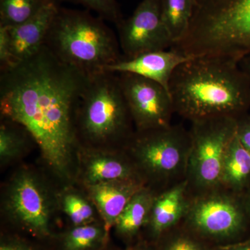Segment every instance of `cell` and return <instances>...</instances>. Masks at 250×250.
<instances>
[{"instance_id":"obj_1","label":"cell","mask_w":250,"mask_h":250,"mask_svg":"<svg viewBox=\"0 0 250 250\" xmlns=\"http://www.w3.org/2000/svg\"><path fill=\"white\" fill-rule=\"evenodd\" d=\"M89 78L45 45L0 70L1 117L25 128L49 167L63 178L70 174L78 143L77 108Z\"/></svg>"},{"instance_id":"obj_2","label":"cell","mask_w":250,"mask_h":250,"mask_svg":"<svg viewBox=\"0 0 250 250\" xmlns=\"http://www.w3.org/2000/svg\"><path fill=\"white\" fill-rule=\"evenodd\" d=\"M174 112L191 122L248 113L250 85L238 62L194 57L181 64L169 83Z\"/></svg>"},{"instance_id":"obj_3","label":"cell","mask_w":250,"mask_h":250,"mask_svg":"<svg viewBox=\"0 0 250 250\" xmlns=\"http://www.w3.org/2000/svg\"><path fill=\"white\" fill-rule=\"evenodd\" d=\"M104 20L89 11L59 6L45 45L62 62L88 76L123 58L119 41Z\"/></svg>"},{"instance_id":"obj_4","label":"cell","mask_w":250,"mask_h":250,"mask_svg":"<svg viewBox=\"0 0 250 250\" xmlns=\"http://www.w3.org/2000/svg\"><path fill=\"white\" fill-rule=\"evenodd\" d=\"M134 125L118 74L104 71L90 76L77 108L78 141L123 149L134 134Z\"/></svg>"},{"instance_id":"obj_5","label":"cell","mask_w":250,"mask_h":250,"mask_svg":"<svg viewBox=\"0 0 250 250\" xmlns=\"http://www.w3.org/2000/svg\"><path fill=\"white\" fill-rule=\"evenodd\" d=\"M190 146V131L172 125L135 131L123 150L144 185L158 194L186 180Z\"/></svg>"},{"instance_id":"obj_6","label":"cell","mask_w":250,"mask_h":250,"mask_svg":"<svg viewBox=\"0 0 250 250\" xmlns=\"http://www.w3.org/2000/svg\"><path fill=\"white\" fill-rule=\"evenodd\" d=\"M195 27L206 54L238 62L250 53V0H197Z\"/></svg>"},{"instance_id":"obj_7","label":"cell","mask_w":250,"mask_h":250,"mask_svg":"<svg viewBox=\"0 0 250 250\" xmlns=\"http://www.w3.org/2000/svg\"><path fill=\"white\" fill-rule=\"evenodd\" d=\"M236 118L191 122V146L186 181L191 196L220 187L224 156L237 133Z\"/></svg>"},{"instance_id":"obj_8","label":"cell","mask_w":250,"mask_h":250,"mask_svg":"<svg viewBox=\"0 0 250 250\" xmlns=\"http://www.w3.org/2000/svg\"><path fill=\"white\" fill-rule=\"evenodd\" d=\"M249 223L241 195L220 187L191 196L182 224L197 236L221 240L238 236Z\"/></svg>"},{"instance_id":"obj_9","label":"cell","mask_w":250,"mask_h":250,"mask_svg":"<svg viewBox=\"0 0 250 250\" xmlns=\"http://www.w3.org/2000/svg\"><path fill=\"white\" fill-rule=\"evenodd\" d=\"M6 213L41 235L49 233L52 202L47 188L34 172L19 171L10 181L4 200Z\"/></svg>"},{"instance_id":"obj_10","label":"cell","mask_w":250,"mask_h":250,"mask_svg":"<svg viewBox=\"0 0 250 250\" xmlns=\"http://www.w3.org/2000/svg\"><path fill=\"white\" fill-rule=\"evenodd\" d=\"M163 0H142L130 17L116 26L118 41L125 59L174 45L162 16Z\"/></svg>"},{"instance_id":"obj_11","label":"cell","mask_w":250,"mask_h":250,"mask_svg":"<svg viewBox=\"0 0 250 250\" xmlns=\"http://www.w3.org/2000/svg\"><path fill=\"white\" fill-rule=\"evenodd\" d=\"M118 76L136 131L172 125L175 112L168 90L154 81L134 74L120 73Z\"/></svg>"},{"instance_id":"obj_12","label":"cell","mask_w":250,"mask_h":250,"mask_svg":"<svg viewBox=\"0 0 250 250\" xmlns=\"http://www.w3.org/2000/svg\"><path fill=\"white\" fill-rule=\"evenodd\" d=\"M188 57L173 48L154 51L125 59L108 65L104 71L131 73L154 81L169 91V83L176 69Z\"/></svg>"},{"instance_id":"obj_13","label":"cell","mask_w":250,"mask_h":250,"mask_svg":"<svg viewBox=\"0 0 250 250\" xmlns=\"http://www.w3.org/2000/svg\"><path fill=\"white\" fill-rule=\"evenodd\" d=\"M82 161V175L87 187L104 182L122 180L141 181L132 161L123 149L107 152L85 149Z\"/></svg>"},{"instance_id":"obj_14","label":"cell","mask_w":250,"mask_h":250,"mask_svg":"<svg viewBox=\"0 0 250 250\" xmlns=\"http://www.w3.org/2000/svg\"><path fill=\"white\" fill-rule=\"evenodd\" d=\"M57 2L49 3L29 21L8 28L12 66L37 53L44 45L49 28L58 11Z\"/></svg>"},{"instance_id":"obj_15","label":"cell","mask_w":250,"mask_h":250,"mask_svg":"<svg viewBox=\"0 0 250 250\" xmlns=\"http://www.w3.org/2000/svg\"><path fill=\"white\" fill-rule=\"evenodd\" d=\"M191 195L187 181L156 194L147 225L156 238L178 226L183 221Z\"/></svg>"},{"instance_id":"obj_16","label":"cell","mask_w":250,"mask_h":250,"mask_svg":"<svg viewBox=\"0 0 250 250\" xmlns=\"http://www.w3.org/2000/svg\"><path fill=\"white\" fill-rule=\"evenodd\" d=\"M146 187L139 180H122L88 186V191L104 222L106 232L135 194Z\"/></svg>"},{"instance_id":"obj_17","label":"cell","mask_w":250,"mask_h":250,"mask_svg":"<svg viewBox=\"0 0 250 250\" xmlns=\"http://www.w3.org/2000/svg\"><path fill=\"white\" fill-rule=\"evenodd\" d=\"M250 186V154L236 135L224 156L220 187L242 195Z\"/></svg>"},{"instance_id":"obj_18","label":"cell","mask_w":250,"mask_h":250,"mask_svg":"<svg viewBox=\"0 0 250 250\" xmlns=\"http://www.w3.org/2000/svg\"><path fill=\"white\" fill-rule=\"evenodd\" d=\"M156 195L155 192L146 187L136 192L116 220L117 231L125 236H132L147 225Z\"/></svg>"},{"instance_id":"obj_19","label":"cell","mask_w":250,"mask_h":250,"mask_svg":"<svg viewBox=\"0 0 250 250\" xmlns=\"http://www.w3.org/2000/svg\"><path fill=\"white\" fill-rule=\"evenodd\" d=\"M195 9V0H163L162 16L174 44L188 29Z\"/></svg>"},{"instance_id":"obj_20","label":"cell","mask_w":250,"mask_h":250,"mask_svg":"<svg viewBox=\"0 0 250 250\" xmlns=\"http://www.w3.org/2000/svg\"><path fill=\"white\" fill-rule=\"evenodd\" d=\"M49 3L47 0H0V26L10 28L22 24Z\"/></svg>"},{"instance_id":"obj_21","label":"cell","mask_w":250,"mask_h":250,"mask_svg":"<svg viewBox=\"0 0 250 250\" xmlns=\"http://www.w3.org/2000/svg\"><path fill=\"white\" fill-rule=\"evenodd\" d=\"M31 135L21 125L3 118L0 126V160L3 164L14 160L25 148Z\"/></svg>"},{"instance_id":"obj_22","label":"cell","mask_w":250,"mask_h":250,"mask_svg":"<svg viewBox=\"0 0 250 250\" xmlns=\"http://www.w3.org/2000/svg\"><path fill=\"white\" fill-rule=\"evenodd\" d=\"M105 229L95 225L77 226L68 233L64 241L66 250H88L100 243L104 236Z\"/></svg>"},{"instance_id":"obj_23","label":"cell","mask_w":250,"mask_h":250,"mask_svg":"<svg viewBox=\"0 0 250 250\" xmlns=\"http://www.w3.org/2000/svg\"><path fill=\"white\" fill-rule=\"evenodd\" d=\"M64 212L76 226L88 225L94 218L92 205L85 198L75 192L65 194L62 199Z\"/></svg>"},{"instance_id":"obj_24","label":"cell","mask_w":250,"mask_h":250,"mask_svg":"<svg viewBox=\"0 0 250 250\" xmlns=\"http://www.w3.org/2000/svg\"><path fill=\"white\" fill-rule=\"evenodd\" d=\"M57 2L67 1L80 4L93 11L99 17L118 25L124 18L117 0H57Z\"/></svg>"},{"instance_id":"obj_25","label":"cell","mask_w":250,"mask_h":250,"mask_svg":"<svg viewBox=\"0 0 250 250\" xmlns=\"http://www.w3.org/2000/svg\"><path fill=\"white\" fill-rule=\"evenodd\" d=\"M182 233L170 238L164 250H205L194 237Z\"/></svg>"},{"instance_id":"obj_26","label":"cell","mask_w":250,"mask_h":250,"mask_svg":"<svg viewBox=\"0 0 250 250\" xmlns=\"http://www.w3.org/2000/svg\"><path fill=\"white\" fill-rule=\"evenodd\" d=\"M11 49H10L8 28L0 26V70L11 67Z\"/></svg>"},{"instance_id":"obj_27","label":"cell","mask_w":250,"mask_h":250,"mask_svg":"<svg viewBox=\"0 0 250 250\" xmlns=\"http://www.w3.org/2000/svg\"><path fill=\"white\" fill-rule=\"evenodd\" d=\"M236 135L240 142L250 154V114L246 113L237 119Z\"/></svg>"},{"instance_id":"obj_28","label":"cell","mask_w":250,"mask_h":250,"mask_svg":"<svg viewBox=\"0 0 250 250\" xmlns=\"http://www.w3.org/2000/svg\"><path fill=\"white\" fill-rule=\"evenodd\" d=\"M238 66L243 72L250 85V53L242 57L238 62Z\"/></svg>"},{"instance_id":"obj_29","label":"cell","mask_w":250,"mask_h":250,"mask_svg":"<svg viewBox=\"0 0 250 250\" xmlns=\"http://www.w3.org/2000/svg\"><path fill=\"white\" fill-rule=\"evenodd\" d=\"M214 250H250V241L222 246Z\"/></svg>"},{"instance_id":"obj_30","label":"cell","mask_w":250,"mask_h":250,"mask_svg":"<svg viewBox=\"0 0 250 250\" xmlns=\"http://www.w3.org/2000/svg\"><path fill=\"white\" fill-rule=\"evenodd\" d=\"M0 250H32L28 247L20 243H3L0 246Z\"/></svg>"},{"instance_id":"obj_31","label":"cell","mask_w":250,"mask_h":250,"mask_svg":"<svg viewBox=\"0 0 250 250\" xmlns=\"http://www.w3.org/2000/svg\"><path fill=\"white\" fill-rule=\"evenodd\" d=\"M241 196L250 223V186Z\"/></svg>"},{"instance_id":"obj_32","label":"cell","mask_w":250,"mask_h":250,"mask_svg":"<svg viewBox=\"0 0 250 250\" xmlns=\"http://www.w3.org/2000/svg\"><path fill=\"white\" fill-rule=\"evenodd\" d=\"M47 1H51V2H57V0H47ZM59 4V3H58Z\"/></svg>"}]
</instances>
